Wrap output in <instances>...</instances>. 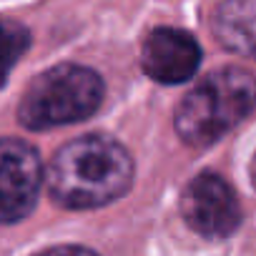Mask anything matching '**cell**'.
<instances>
[{
    "label": "cell",
    "mask_w": 256,
    "mask_h": 256,
    "mask_svg": "<svg viewBox=\"0 0 256 256\" xmlns=\"http://www.w3.org/2000/svg\"><path fill=\"white\" fill-rule=\"evenodd\" d=\"M141 66L146 76L164 86L188 80L201 66V46L178 28H156L144 43Z\"/></svg>",
    "instance_id": "6"
},
{
    "label": "cell",
    "mask_w": 256,
    "mask_h": 256,
    "mask_svg": "<svg viewBox=\"0 0 256 256\" xmlns=\"http://www.w3.org/2000/svg\"><path fill=\"white\" fill-rule=\"evenodd\" d=\"M178 208L188 228L206 238H226L241 224V206L234 188L211 171L196 176L184 188Z\"/></svg>",
    "instance_id": "4"
},
{
    "label": "cell",
    "mask_w": 256,
    "mask_h": 256,
    "mask_svg": "<svg viewBox=\"0 0 256 256\" xmlns=\"http://www.w3.org/2000/svg\"><path fill=\"white\" fill-rule=\"evenodd\" d=\"M30 46V30L10 18H0V88L6 86L13 66Z\"/></svg>",
    "instance_id": "8"
},
{
    "label": "cell",
    "mask_w": 256,
    "mask_h": 256,
    "mask_svg": "<svg viewBox=\"0 0 256 256\" xmlns=\"http://www.w3.org/2000/svg\"><path fill=\"white\" fill-rule=\"evenodd\" d=\"M134 184V158L108 136H80L56 151L48 166L50 198L73 211L120 198Z\"/></svg>",
    "instance_id": "1"
},
{
    "label": "cell",
    "mask_w": 256,
    "mask_h": 256,
    "mask_svg": "<svg viewBox=\"0 0 256 256\" xmlns=\"http://www.w3.org/2000/svg\"><path fill=\"white\" fill-rule=\"evenodd\" d=\"M211 26L224 48L256 58V0H221Z\"/></svg>",
    "instance_id": "7"
},
{
    "label": "cell",
    "mask_w": 256,
    "mask_h": 256,
    "mask_svg": "<svg viewBox=\"0 0 256 256\" xmlns=\"http://www.w3.org/2000/svg\"><path fill=\"white\" fill-rule=\"evenodd\" d=\"M256 108V78L236 66L208 73L176 108V131L188 146H211Z\"/></svg>",
    "instance_id": "2"
},
{
    "label": "cell",
    "mask_w": 256,
    "mask_h": 256,
    "mask_svg": "<svg viewBox=\"0 0 256 256\" xmlns=\"http://www.w3.org/2000/svg\"><path fill=\"white\" fill-rule=\"evenodd\" d=\"M43 164L38 151L18 138L0 141V224L23 221L38 204Z\"/></svg>",
    "instance_id": "5"
},
{
    "label": "cell",
    "mask_w": 256,
    "mask_h": 256,
    "mask_svg": "<svg viewBox=\"0 0 256 256\" xmlns=\"http://www.w3.org/2000/svg\"><path fill=\"white\" fill-rule=\"evenodd\" d=\"M106 96L103 78L86 66L60 63L40 73L20 98L18 120L28 131L68 126L90 118Z\"/></svg>",
    "instance_id": "3"
},
{
    "label": "cell",
    "mask_w": 256,
    "mask_h": 256,
    "mask_svg": "<svg viewBox=\"0 0 256 256\" xmlns=\"http://www.w3.org/2000/svg\"><path fill=\"white\" fill-rule=\"evenodd\" d=\"M251 181H254V186H256V156H254V161H251Z\"/></svg>",
    "instance_id": "9"
}]
</instances>
